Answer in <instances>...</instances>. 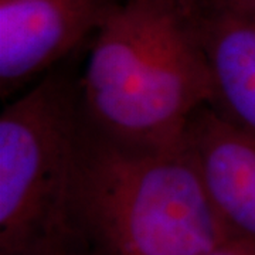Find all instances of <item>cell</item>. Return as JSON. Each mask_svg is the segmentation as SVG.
<instances>
[{
    "instance_id": "6",
    "label": "cell",
    "mask_w": 255,
    "mask_h": 255,
    "mask_svg": "<svg viewBox=\"0 0 255 255\" xmlns=\"http://www.w3.org/2000/svg\"><path fill=\"white\" fill-rule=\"evenodd\" d=\"M193 14L213 78L210 105L255 136V16L221 0H194Z\"/></svg>"
},
{
    "instance_id": "2",
    "label": "cell",
    "mask_w": 255,
    "mask_h": 255,
    "mask_svg": "<svg viewBox=\"0 0 255 255\" xmlns=\"http://www.w3.org/2000/svg\"><path fill=\"white\" fill-rule=\"evenodd\" d=\"M194 0H119L90 41L78 75L92 127L137 142H173L211 104Z\"/></svg>"
},
{
    "instance_id": "8",
    "label": "cell",
    "mask_w": 255,
    "mask_h": 255,
    "mask_svg": "<svg viewBox=\"0 0 255 255\" xmlns=\"http://www.w3.org/2000/svg\"><path fill=\"white\" fill-rule=\"evenodd\" d=\"M203 255H255V240L228 237Z\"/></svg>"
},
{
    "instance_id": "9",
    "label": "cell",
    "mask_w": 255,
    "mask_h": 255,
    "mask_svg": "<svg viewBox=\"0 0 255 255\" xmlns=\"http://www.w3.org/2000/svg\"><path fill=\"white\" fill-rule=\"evenodd\" d=\"M221 1L230 9L255 16V0H221Z\"/></svg>"
},
{
    "instance_id": "3",
    "label": "cell",
    "mask_w": 255,
    "mask_h": 255,
    "mask_svg": "<svg viewBox=\"0 0 255 255\" xmlns=\"http://www.w3.org/2000/svg\"><path fill=\"white\" fill-rule=\"evenodd\" d=\"M78 75L60 64L0 115V255L67 234L65 200L82 125Z\"/></svg>"
},
{
    "instance_id": "1",
    "label": "cell",
    "mask_w": 255,
    "mask_h": 255,
    "mask_svg": "<svg viewBox=\"0 0 255 255\" xmlns=\"http://www.w3.org/2000/svg\"><path fill=\"white\" fill-rule=\"evenodd\" d=\"M65 230L102 255H203L230 237L183 136L129 140L94 128L85 117Z\"/></svg>"
},
{
    "instance_id": "5",
    "label": "cell",
    "mask_w": 255,
    "mask_h": 255,
    "mask_svg": "<svg viewBox=\"0 0 255 255\" xmlns=\"http://www.w3.org/2000/svg\"><path fill=\"white\" fill-rule=\"evenodd\" d=\"M183 140L228 236L255 240L254 135L207 104L191 115Z\"/></svg>"
},
{
    "instance_id": "7",
    "label": "cell",
    "mask_w": 255,
    "mask_h": 255,
    "mask_svg": "<svg viewBox=\"0 0 255 255\" xmlns=\"http://www.w3.org/2000/svg\"><path fill=\"white\" fill-rule=\"evenodd\" d=\"M31 255H102L70 236L47 240Z\"/></svg>"
},
{
    "instance_id": "4",
    "label": "cell",
    "mask_w": 255,
    "mask_h": 255,
    "mask_svg": "<svg viewBox=\"0 0 255 255\" xmlns=\"http://www.w3.org/2000/svg\"><path fill=\"white\" fill-rule=\"evenodd\" d=\"M119 0H0V95L38 81L91 40Z\"/></svg>"
}]
</instances>
